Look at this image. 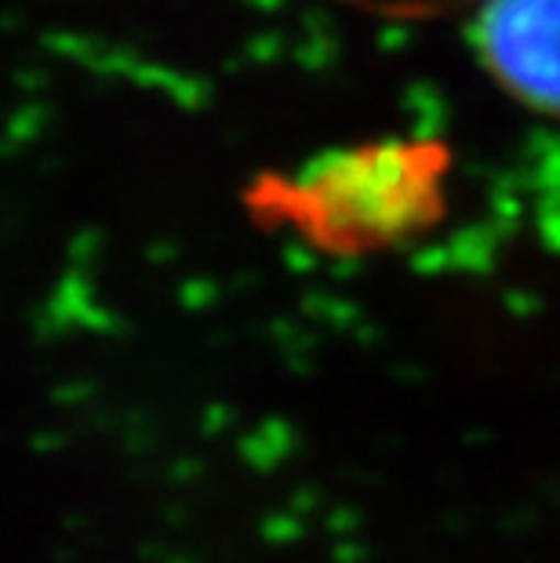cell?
<instances>
[{
    "instance_id": "cell-1",
    "label": "cell",
    "mask_w": 560,
    "mask_h": 563,
    "mask_svg": "<svg viewBox=\"0 0 560 563\" xmlns=\"http://www.w3.org/2000/svg\"><path fill=\"white\" fill-rule=\"evenodd\" d=\"M437 197V153L415 142H383L328 153L295 178H259L248 203L266 222L292 225L309 244L356 255L426 225Z\"/></svg>"
},
{
    "instance_id": "cell-2",
    "label": "cell",
    "mask_w": 560,
    "mask_h": 563,
    "mask_svg": "<svg viewBox=\"0 0 560 563\" xmlns=\"http://www.w3.org/2000/svg\"><path fill=\"white\" fill-rule=\"evenodd\" d=\"M470 44L509 99L560 121V0H484Z\"/></svg>"
}]
</instances>
